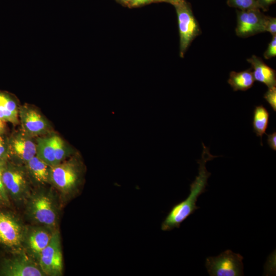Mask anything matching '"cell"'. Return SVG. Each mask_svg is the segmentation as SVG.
Listing matches in <instances>:
<instances>
[{
  "instance_id": "obj_1",
  "label": "cell",
  "mask_w": 276,
  "mask_h": 276,
  "mask_svg": "<svg viewBox=\"0 0 276 276\" xmlns=\"http://www.w3.org/2000/svg\"><path fill=\"white\" fill-rule=\"evenodd\" d=\"M202 144L203 151L201 157L197 160L199 165L198 175L190 185V194L185 200L172 207L162 223V231H170L175 228H179L183 221L193 214L196 210L199 209V207L196 205L198 198L206 191L208 179L211 175V173L206 169V163L208 161L218 157L212 155L210 153L209 148L203 143Z\"/></svg>"
},
{
  "instance_id": "obj_2",
  "label": "cell",
  "mask_w": 276,
  "mask_h": 276,
  "mask_svg": "<svg viewBox=\"0 0 276 276\" xmlns=\"http://www.w3.org/2000/svg\"><path fill=\"white\" fill-rule=\"evenodd\" d=\"M82 167L77 160L50 166L49 181L64 194L76 193L81 182Z\"/></svg>"
},
{
  "instance_id": "obj_3",
  "label": "cell",
  "mask_w": 276,
  "mask_h": 276,
  "mask_svg": "<svg viewBox=\"0 0 276 276\" xmlns=\"http://www.w3.org/2000/svg\"><path fill=\"white\" fill-rule=\"evenodd\" d=\"M176 10L179 33V56L183 58L193 40L201 33L198 23L190 5L185 0L172 4Z\"/></svg>"
},
{
  "instance_id": "obj_4",
  "label": "cell",
  "mask_w": 276,
  "mask_h": 276,
  "mask_svg": "<svg viewBox=\"0 0 276 276\" xmlns=\"http://www.w3.org/2000/svg\"><path fill=\"white\" fill-rule=\"evenodd\" d=\"M243 257L227 249L216 257L205 260V267L211 276L243 275Z\"/></svg>"
},
{
  "instance_id": "obj_5",
  "label": "cell",
  "mask_w": 276,
  "mask_h": 276,
  "mask_svg": "<svg viewBox=\"0 0 276 276\" xmlns=\"http://www.w3.org/2000/svg\"><path fill=\"white\" fill-rule=\"evenodd\" d=\"M39 266L44 275L59 276L62 274L63 260L60 235L58 231L52 233L50 242L42 251Z\"/></svg>"
},
{
  "instance_id": "obj_6",
  "label": "cell",
  "mask_w": 276,
  "mask_h": 276,
  "mask_svg": "<svg viewBox=\"0 0 276 276\" xmlns=\"http://www.w3.org/2000/svg\"><path fill=\"white\" fill-rule=\"evenodd\" d=\"M28 213L36 222L49 227H54L57 212L51 197L44 193H37L31 197L28 205Z\"/></svg>"
},
{
  "instance_id": "obj_7",
  "label": "cell",
  "mask_w": 276,
  "mask_h": 276,
  "mask_svg": "<svg viewBox=\"0 0 276 276\" xmlns=\"http://www.w3.org/2000/svg\"><path fill=\"white\" fill-rule=\"evenodd\" d=\"M266 17L259 9L237 10L236 35L247 38L265 32Z\"/></svg>"
},
{
  "instance_id": "obj_8",
  "label": "cell",
  "mask_w": 276,
  "mask_h": 276,
  "mask_svg": "<svg viewBox=\"0 0 276 276\" xmlns=\"http://www.w3.org/2000/svg\"><path fill=\"white\" fill-rule=\"evenodd\" d=\"M23 226L14 217L0 212V243L14 249H19L25 241Z\"/></svg>"
},
{
  "instance_id": "obj_9",
  "label": "cell",
  "mask_w": 276,
  "mask_h": 276,
  "mask_svg": "<svg viewBox=\"0 0 276 276\" xmlns=\"http://www.w3.org/2000/svg\"><path fill=\"white\" fill-rule=\"evenodd\" d=\"M1 271L8 276L44 275L40 267L25 252L6 261Z\"/></svg>"
},
{
  "instance_id": "obj_10",
  "label": "cell",
  "mask_w": 276,
  "mask_h": 276,
  "mask_svg": "<svg viewBox=\"0 0 276 276\" xmlns=\"http://www.w3.org/2000/svg\"><path fill=\"white\" fill-rule=\"evenodd\" d=\"M2 180L6 191L13 198L22 200L29 196V185L22 170L10 168L3 171Z\"/></svg>"
},
{
  "instance_id": "obj_11",
  "label": "cell",
  "mask_w": 276,
  "mask_h": 276,
  "mask_svg": "<svg viewBox=\"0 0 276 276\" xmlns=\"http://www.w3.org/2000/svg\"><path fill=\"white\" fill-rule=\"evenodd\" d=\"M247 61L253 68L252 74L255 80L265 84L268 88L275 87L276 73L275 70L268 66L259 57L252 55Z\"/></svg>"
},
{
  "instance_id": "obj_12",
  "label": "cell",
  "mask_w": 276,
  "mask_h": 276,
  "mask_svg": "<svg viewBox=\"0 0 276 276\" xmlns=\"http://www.w3.org/2000/svg\"><path fill=\"white\" fill-rule=\"evenodd\" d=\"M20 117L24 129L31 134L43 132L47 128V124L43 117L35 109L29 108L22 109Z\"/></svg>"
},
{
  "instance_id": "obj_13",
  "label": "cell",
  "mask_w": 276,
  "mask_h": 276,
  "mask_svg": "<svg viewBox=\"0 0 276 276\" xmlns=\"http://www.w3.org/2000/svg\"><path fill=\"white\" fill-rule=\"evenodd\" d=\"M52 233L43 228L33 230L27 239V246L31 255L39 260L42 251L48 245Z\"/></svg>"
},
{
  "instance_id": "obj_14",
  "label": "cell",
  "mask_w": 276,
  "mask_h": 276,
  "mask_svg": "<svg viewBox=\"0 0 276 276\" xmlns=\"http://www.w3.org/2000/svg\"><path fill=\"white\" fill-rule=\"evenodd\" d=\"M12 146L15 154L26 163L36 155V145L28 138L23 136L15 138Z\"/></svg>"
},
{
  "instance_id": "obj_15",
  "label": "cell",
  "mask_w": 276,
  "mask_h": 276,
  "mask_svg": "<svg viewBox=\"0 0 276 276\" xmlns=\"http://www.w3.org/2000/svg\"><path fill=\"white\" fill-rule=\"evenodd\" d=\"M255 79L251 68L236 72L232 71L227 80L234 91H245L250 88L254 85Z\"/></svg>"
},
{
  "instance_id": "obj_16",
  "label": "cell",
  "mask_w": 276,
  "mask_h": 276,
  "mask_svg": "<svg viewBox=\"0 0 276 276\" xmlns=\"http://www.w3.org/2000/svg\"><path fill=\"white\" fill-rule=\"evenodd\" d=\"M27 163L29 171L36 181L41 184L49 182V165L37 155Z\"/></svg>"
},
{
  "instance_id": "obj_17",
  "label": "cell",
  "mask_w": 276,
  "mask_h": 276,
  "mask_svg": "<svg viewBox=\"0 0 276 276\" xmlns=\"http://www.w3.org/2000/svg\"><path fill=\"white\" fill-rule=\"evenodd\" d=\"M17 113L15 102L6 95L0 93V128L5 122H17Z\"/></svg>"
},
{
  "instance_id": "obj_18",
  "label": "cell",
  "mask_w": 276,
  "mask_h": 276,
  "mask_svg": "<svg viewBox=\"0 0 276 276\" xmlns=\"http://www.w3.org/2000/svg\"><path fill=\"white\" fill-rule=\"evenodd\" d=\"M36 155L50 166L57 165L53 136L38 140Z\"/></svg>"
},
{
  "instance_id": "obj_19",
  "label": "cell",
  "mask_w": 276,
  "mask_h": 276,
  "mask_svg": "<svg viewBox=\"0 0 276 276\" xmlns=\"http://www.w3.org/2000/svg\"><path fill=\"white\" fill-rule=\"evenodd\" d=\"M269 119V113L262 105L257 106L254 110L252 127L254 132L257 136L261 139V145L262 146V137L266 134Z\"/></svg>"
},
{
  "instance_id": "obj_20",
  "label": "cell",
  "mask_w": 276,
  "mask_h": 276,
  "mask_svg": "<svg viewBox=\"0 0 276 276\" xmlns=\"http://www.w3.org/2000/svg\"><path fill=\"white\" fill-rule=\"evenodd\" d=\"M227 4L229 7L240 10L260 9L257 0H227Z\"/></svg>"
},
{
  "instance_id": "obj_21",
  "label": "cell",
  "mask_w": 276,
  "mask_h": 276,
  "mask_svg": "<svg viewBox=\"0 0 276 276\" xmlns=\"http://www.w3.org/2000/svg\"><path fill=\"white\" fill-rule=\"evenodd\" d=\"M53 143L55 150V158L57 165L60 163L66 155L65 147L63 141L57 135L53 136Z\"/></svg>"
},
{
  "instance_id": "obj_22",
  "label": "cell",
  "mask_w": 276,
  "mask_h": 276,
  "mask_svg": "<svg viewBox=\"0 0 276 276\" xmlns=\"http://www.w3.org/2000/svg\"><path fill=\"white\" fill-rule=\"evenodd\" d=\"M264 98L270 105L272 109L276 111V87L268 88L264 95Z\"/></svg>"
},
{
  "instance_id": "obj_23",
  "label": "cell",
  "mask_w": 276,
  "mask_h": 276,
  "mask_svg": "<svg viewBox=\"0 0 276 276\" xmlns=\"http://www.w3.org/2000/svg\"><path fill=\"white\" fill-rule=\"evenodd\" d=\"M276 56V35L272 36L271 41L269 43L267 49L264 53V57L270 59Z\"/></svg>"
},
{
  "instance_id": "obj_24",
  "label": "cell",
  "mask_w": 276,
  "mask_h": 276,
  "mask_svg": "<svg viewBox=\"0 0 276 276\" xmlns=\"http://www.w3.org/2000/svg\"><path fill=\"white\" fill-rule=\"evenodd\" d=\"M265 32H268L272 36L276 35V18L275 17L266 16L265 26Z\"/></svg>"
},
{
  "instance_id": "obj_25",
  "label": "cell",
  "mask_w": 276,
  "mask_h": 276,
  "mask_svg": "<svg viewBox=\"0 0 276 276\" xmlns=\"http://www.w3.org/2000/svg\"><path fill=\"white\" fill-rule=\"evenodd\" d=\"M2 173L3 170L2 167L0 165V196L5 202H9V199L7 194L6 189L3 182Z\"/></svg>"
},
{
  "instance_id": "obj_26",
  "label": "cell",
  "mask_w": 276,
  "mask_h": 276,
  "mask_svg": "<svg viewBox=\"0 0 276 276\" xmlns=\"http://www.w3.org/2000/svg\"><path fill=\"white\" fill-rule=\"evenodd\" d=\"M267 144L269 147L274 151L276 150V132L267 134Z\"/></svg>"
},
{
  "instance_id": "obj_27",
  "label": "cell",
  "mask_w": 276,
  "mask_h": 276,
  "mask_svg": "<svg viewBox=\"0 0 276 276\" xmlns=\"http://www.w3.org/2000/svg\"><path fill=\"white\" fill-rule=\"evenodd\" d=\"M261 10L267 11L269 6L275 3L276 0H257Z\"/></svg>"
},
{
  "instance_id": "obj_28",
  "label": "cell",
  "mask_w": 276,
  "mask_h": 276,
  "mask_svg": "<svg viewBox=\"0 0 276 276\" xmlns=\"http://www.w3.org/2000/svg\"><path fill=\"white\" fill-rule=\"evenodd\" d=\"M157 2L156 0H129L127 6L129 7H138L152 2Z\"/></svg>"
},
{
  "instance_id": "obj_29",
  "label": "cell",
  "mask_w": 276,
  "mask_h": 276,
  "mask_svg": "<svg viewBox=\"0 0 276 276\" xmlns=\"http://www.w3.org/2000/svg\"><path fill=\"white\" fill-rule=\"evenodd\" d=\"M5 151L4 142L1 137H0V157L2 156Z\"/></svg>"
},
{
  "instance_id": "obj_30",
  "label": "cell",
  "mask_w": 276,
  "mask_h": 276,
  "mask_svg": "<svg viewBox=\"0 0 276 276\" xmlns=\"http://www.w3.org/2000/svg\"><path fill=\"white\" fill-rule=\"evenodd\" d=\"M156 1L157 2H164L169 3L172 5L173 3L177 2L178 1H181V0H156Z\"/></svg>"
},
{
  "instance_id": "obj_31",
  "label": "cell",
  "mask_w": 276,
  "mask_h": 276,
  "mask_svg": "<svg viewBox=\"0 0 276 276\" xmlns=\"http://www.w3.org/2000/svg\"><path fill=\"white\" fill-rule=\"evenodd\" d=\"M122 3L128 5L129 0H119Z\"/></svg>"
},
{
  "instance_id": "obj_32",
  "label": "cell",
  "mask_w": 276,
  "mask_h": 276,
  "mask_svg": "<svg viewBox=\"0 0 276 276\" xmlns=\"http://www.w3.org/2000/svg\"><path fill=\"white\" fill-rule=\"evenodd\" d=\"M4 201L3 200V199L2 198L1 196H0V201Z\"/></svg>"
}]
</instances>
